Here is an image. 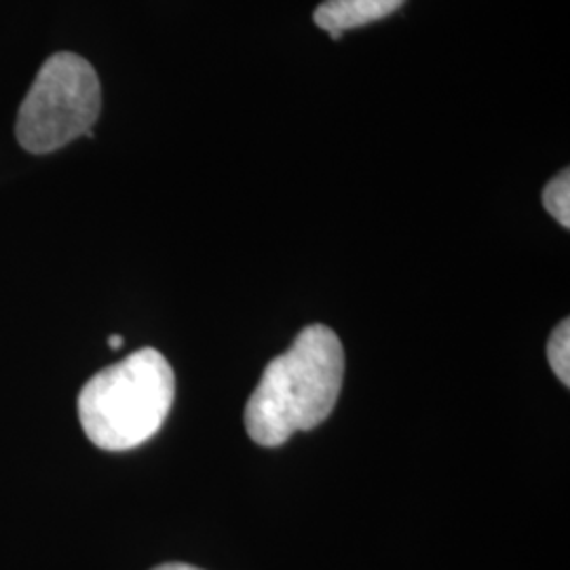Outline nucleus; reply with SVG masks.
Listing matches in <instances>:
<instances>
[{
    "mask_svg": "<svg viewBox=\"0 0 570 570\" xmlns=\"http://www.w3.org/2000/svg\"><path fill=\"white\" fill-rule=\"evenodd\" d=\"M153 570H202L195 569V567H188V564H180V562H169V564H161L157 569Z\"/></svg>",
    "mask_w": 570,
    "mask_h": 570,
    "instance_id": "nucleus-7",
    "label": "nucleus"
},
{
    "mask_svg": "<svg viewBox=\"0 0 570 570\" xmlns=\"http://www.w3.org/2000/svg\"><path fill=\"white\" fill-rule=\"evenodd\" d=\"M102 110V87L89 61L61 51L42 63L23 98L16 134L28 153L47 155L87 136Z\"/></svg>",
    "mask_w": 570,
    "mask_h": 570,
    "instance_id": "nucleus-3",
    "label": "nucleus"
},
{
    "mask_svg": "<svg viewBox=\"0 0 570 570\" xmlns=\"http://www.w3.org/2000/svg\"><path fill=\"white\" fill-rule=\"evenodd\" d=\"M176 379L157 348H142L98 372L79 395L87 438L108 452L138 449L164 428Z\"/></svg>",
    "mask_w": 570,
    "mask_h": 570,
    "instance_id": "nucleus-2",
    "label": "nucleus"
},
{
    "mask_svg": "<svg viewBox=\"0 0 570 570\" xmlns=\"http://www.w3.org/2000/svg\"><path fill=\"white\" fill-rule=\"evenodd\" d=\"M108 346L110 348H121L122 346V338L119 336V334H112L110 338H108Z\"/></svg>",
    "mask_w": 570,
    "mask_h": 570,
    "instance_id": "nucleus-8",
    "label": "nucleus"
},
{
    "mask_svg": "<svg viewBox=\"0 0 570 570\" xmlns=\"http://www.w3.org/2000/svg\"><path fill=\"white\" fill-rule=\"evenodd\" d=\"M548 360H550L553 374L564 383V387L570 385V322L562 320L556 330L551 332L550 343H548Z\"/></svg>",
    "mask_w": 570,
    "mask_h": 570,
    "instance_id": "nucleus-5",
    "label": "nucleus"
},
{
    "mask_svg": "<svg viewBox=\"0 0 570 570\" xmlns=\"http://www.w3.org/2000/svg\"><path fill=\"white\" fill-rule=\"evenodd\" d=\"M345 374V351L330 327L315 324L277 355L245 406L249 438L275 449L296 431L322 425L338 402Z\"/></svg>",
    "mask_w": 570,
    "mask_h": 570,
    "instance_id": "nucleus-1",
    "label": "nucleus"
},
{
    "mask_svg": "<svg viewBox=\"0 0 570 570\" xmlns=\"http://www.w3.org/2000/svg\"><path fill=\"white\" fill-rule=\"evenodd\" d=\"M406 0H326L315 9V23L332 39L393 16Z\"/></svg>",
    "mask_w": 570,
    "mask_h": 570,
    "instance_id": "nucleus-4",
    "label": "nucleus"
},
{
    "mask_svg": "<svg viewBox=\"0 0 570 570\" xmlns=\"http://www.w3.org/2000/svg\"><path fill=\"white\" fill-rule=\"evenodd\" d=\"M543 207L551 216L564 226L570 228V171H560L543 190Z\"/></svg>",
    "mask_w": 570,
    "mask_h": 570,
    "instance_id": "nucleus-6",
    "label": "nucleus"
}]
</instances>
